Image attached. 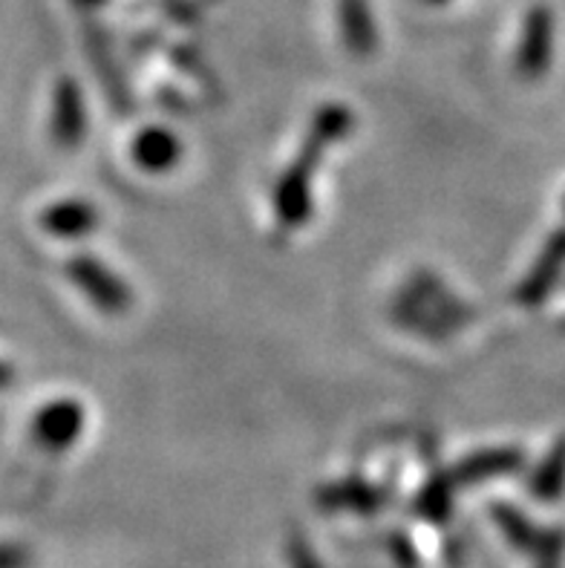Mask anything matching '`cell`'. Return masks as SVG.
Wrapping results in <instances>:
<instances>
[{
    "instance_id": "cell-8",
    "label": "cell",
    "mask_w": 565,
    "mask_h": 568,
    "mask_svg": "<svg viewBox=\"0 0 565 568\" xmlns=\"http://www.w3.org/2000/svg\"><path fill=\"white\" fill-rule=\"evenodd\" d=\"M18 562V551L12 548H0V568H12Z\"/></svg>"
},
{
    "instance_id": "cell-6",
    "label": "cell",
    "mask_w": 565,
    "mask_h": 568,
    "mask_svg": "<svg viewBox=\"0 0 565 568\" xmlns=\"http://www.w3.org/2000/svg\"><path fill=\"white\" fill-rule=\"evenodd\" d=\"M99 225V211L87 200H61L41 214V229L52 237L79 240Z\"/></svg>"
},
{
    "instance_id": "cell-2",
    "label": "cell",
    "mask_w": 565,
    "mask_h": 568,
    "mask_svg": "<svg viewBox=\"0 0 565 568\" xmlns=\"http://www.w3.org/2000/svg\"><path fill=\"white\" fill-rule=\"evenodd\" d=\"M67 277L84 292V297L93 303L95 310L108 312V315H122L133 306V292H130L128 281L119 277L110 266H104L95 257H72L67 263Z\"/></svg>"
},
{
    "instance_id": "cell-4",
    "label": "cell",
    "mask_w": 565,
    "mask_h": 568,
    "mask_svg": "<svg viewBox=\"0 0 565 568\" xmlns=\"http://www.w3.org/2000/svg\"><path fill=\"white\" fill-rule=\"evenodd\" d=\"M52 139L58 148H79L87 130V104L81 95V87L75 81L64 79L56 87L52 95Z\"/></svg>"
},
{
    "instance_id": "cell-9",
    "label": "cell",
    "mask_w": 565,
    "mask_h": 568,
    "mask_svg": "<svg viewBox=\"0 0 565 568\" xmlns=\"http://www.w3.org/2000/svg\"><path fill=\"white\" fill-rule=\"evenodd\" d=\"M12 378H14V369L0 361V389H7L9 384H12Z\"/></svg>"
},
{
    "instance_id": "cell-3",
    "label": "cell",
    "mask_w": 565,
    "mask_h": 568,
    "mask_svg": "<svg viewBox=\"0 0 565 568\" xmlns=\"http://www.w3.org/2000/svg\"><path fill=\"white\" fill-rule=\"evenodd\" d=\"M81 430H84V407L72 398H56L43 404L32 418V439L50 454H61L75 445L81 439Z\"/></svg>"
},
{
    "instance_id": "cell-5",
    "label": "cell",
    "mask_w": 565,
    "mask_h": 568,
    "mask_svg": "<svg viewBox=\"0 0 565 568\" xmlns=\"http://www.w3.org/2000/svg\"><path fill=\"white\" fill-rule=\"evenodd\" d=\"M133 162L148 173H165L180 165L182 159V142L173 136L165 128H144L137 139H133Z\"/></svg>"
},
{
    "instance_id": "cell-7",
    "label": "cell",
    "mask_w": 565,
    "mask_h": 568,
    "mask_svg": "<svg viewBox=\"0 0 565 568\" xmlns=\"http://www.w3.org/2000/svg\"><path fill=\"white\" fill-rule=\"evenodd\" d=\"M516 465H519V454H511V450H487V454H476L462 462V465H456L447 479H451L453 488H458V485L482 483L487 476L505 474V470L516 468Z\"/></svg>"
},
{
    "instance_id": "cell-1",
    "label": "cell",
    "mask_w": 565,
    "mask_h": 568,
    "mask_svg": "<svg viewBox=\"0 0 565 568\" xmlns=\"http://www.w3.org/2000/svg\"><path fill=\"white\" fill-rule=\"evenodd\" d=\"M352 128H355V115L344 104H323L317 110L301 151L292 159V165L280 173L274 185L272 209L283 229H301L312 216V182H315L317 165L323 153L341 142Z\"/></svg>"
}]
</instances>
